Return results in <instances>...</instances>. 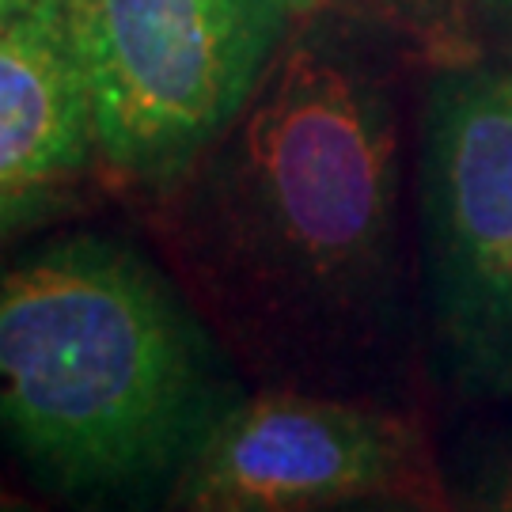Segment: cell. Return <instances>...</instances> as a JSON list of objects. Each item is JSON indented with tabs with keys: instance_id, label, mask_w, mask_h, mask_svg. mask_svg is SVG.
<instances>
[{
	"instance_id": "obj_2",
	"label": "cell",
	"mask_w": 512,
	"mask_h": 512,
	"mask_svg": "<svg viewBox=\"0 0 512 512\" xmlns=\"http://www.w3.org/2000/svg\"><path fill=\"white\" fill-rule=\"evenodd\" d=\"M247 391L164 258L76 232L0 266V448L42 490L167 505Z\"/></svg>"
},
{
	"instance_id": "obj_11",
	"label": "cell",
	"mask_w": 512,
	"mask_h": 512,
	"mask_svg": "<svg viewBox=\"0 0 512 512\" xmlns=\"http://www.w3.org/2000/svg\"><path fill=\"white\" fill-rule=\"evenodd\" d=\"M19 4H23V0H0V19H4V16H12V12H16Z\"/></svg>"
},
{
	"instance_id": "obj_4",
	"label": "cell",
	"mask_w": 512,
	"mask_h": 512,
	"mask_svg": "<svg viewBox=\"0 0 512 512\" xmlns=\"http://www.w3.org/2000/svg\"><path fill=\"white\" fill-rule=\"evenodd\" d=\"M414 217L429 387L512 406V57L425 65Z\"/></svg>"
},
{
	"instance_id": "obj_8",
	"label": "cell",
	"mask_w": 512,
	"mask_h": 512,
	"mask_svg": "<svg viewBox=\"0 0 512 512\" xmlns=\"http://www.w3.org/2000/svg\"><path fill=\"white\" fill-rule=\"evenodd\" d=\"M444 486L452 509L512 512V433L490 440L459 467L456 478H444Z\"/></svg>"
},
{
	"instance_id": "obj_1",
	"label": "cell",
	"mask_w": 512,
	"mask_h": 512,
	"mask_svg": "<svg viewBox=\"0 0 512 512\" xmlns=\"http://www.w3.org/2000/svg\"><path fill=\"white\" fill-rule=\"evenodd\" d=\"M425 65L380 23L315 8L236 122L141 205L251 387L421 406Z\"/></svg>"
},
{
	"instance_id": "obj_7",
	"label": "cell",
	"mask_w": 512,
	"mask_h": 512,
	"mask_svg": "<svg viewBox=\"0 0 512 512\" xmlns=\"http://www.w3.org/2000/svg\"><path fill=\"white\" fill-rule=\"evenodd\" d=\"M315 8L380 23L406 38L429 65L482 54L467 0H315Z\"/></svg>"
},
{
	"instance_id": "obj_9",
	"label": "cell",
	"mask_w": 512,
	"mask_h": 512,
	"mask_svg": "<svg viewBox=\"0 0 512 512\" xmlns=\"http://www.w3.org/2000/svg\"><path fill=\"white\" fill-rule=\"evenodd\" d=\"M471 27L486 54L512 57V0H467Z\"/></svg>"
},
{
	"instance_id": "obj_10",
	"label": "cell",
	"mask_w": 512,
	"mask_h": 512,
	"mask_svg": "<svg viewBox=\"0 0 512 512\" xmlns=\"http://www.w3.org/2000/svg\"><path fill=\"white\" fill-rule=\"evenodd\" d=\"M19 505H23V501H19L16 494H8V490L0 486V509H19Z\"/></svg>"
},
{
	"instance_id": "obj_6",
	"label": "cell",
	"mask_w": 512,
	"mask_h": 512,
	"mask_svg": "<svg viewBox=\"0 0 512 512\" xmlns=\"http://www.w3.org/2000/svg\"><path fill=\"white\" fill-rule=\"evenodd\" d=\"M99 175L65 0L0 19V243L50 217Z\"/></svg>"
},
{
	"instance_id": "obj_3",
	"label": "cell",
	"mask_w": 512,
	"mask_h": 512,
	"mask_svg": "<svg viewBox=\"0 0 512 512\" xmlns=\"http://www.w3.org/2000/svg\"><path fill=\"white\" fill-rule=\"evenodd\" d=\"M99 179L164 194L251 103L315 0H65Z\"/></svg>"
},
{
	"instance_id": "obj_5",
	"label": "cell",
	"mask_w": 512,
	"mask_h": 512,
	"mask_svg": "<svg viewBox=\"0 0 512 512\" xmlns=\"http://www.w3.org/2000/svg\"><path fill=\"white\" fill-rule=\"evenodd\" d=\"M167 509H448L421 406L251 387L190 459Z\"/></svg>"
}]
</instances>
